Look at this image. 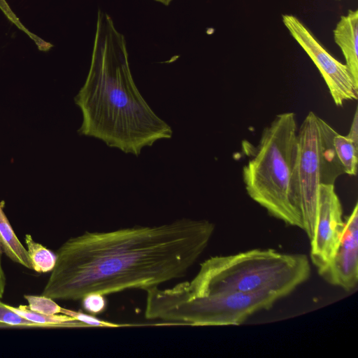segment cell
Masks as SVG:
<instances>
[{"label":"cell","mask_w":358,"mask_h":358,"mask_svg":"<svg viewBox=\"0 0 358 358\" xmlns=\"http://www.w3.org/2000/svg\"><path fill=\"white\" fill-rule=\"evenodd\" d=\"M208 220L180 218L156 226L85 231L66 241L42 292L54 300H81L130 289L145 292L180 278L207 248Z\"/></svg>","instance_id":"1"},{"label":"cell","mask_w":358,"mask_h":358,"mask_svg":"<svg viewBox=\"0 0 358 358\" xmlns=\"http://www.w3.org/2000/svg\"><path fill=\"white\" fill-rule=\"evenodd\" d=\"M83 115L80 135L138 157L143 148L170 139L171 126L150 107L136 86L124 36L99 10L90 70L74 98Z\"/></svg>","instance_id":"2"},{"label":"cell","mask_w":358,"mask_h":358,"mask_svg":"<svg viewBox=\"0 0 358 358\" xmlns=\"http://www.w3.org/2000/svg\"><path fill=\"white\" fill-rule=\"evenodd\" d=\"M310 275L303 254L283 253L273 249H253L234 255L215 256L200 265L189 281L173 287L182 293L267 292L285 297Z\"/></svg>","instance_id":"3"},{"label":"cell","mask_w":358,"mask_h":358,"mask_svg":"<svg viewBox=\"0 0 358 358\" xmlns=\"http://www.w3.org/2000/svg\"><path fill=\"white\" fill-rule=\"evenodd\" d=\"M297 134L294 113L276 115L262 130L242 176L246 192L254 201L273 217L303 229L293 186Z\"/></svg>","instance_id":"4"},{"label":"cell","mask_w":358,"mask_h":358,"mask_svg":"<svg viewBox=\"0 0 358 358\" xmlns=\"http://www.w3.org/2000/svg\"><path fill=\"white\" fill-rule=\"evenodd\" d=\"M146 292V319L194 326H238L280 299L267 292L189 294L173 287H156Z\"/></svg>","instance_id":"5"},{"label":"cell","mask_w":358,"mask_h":358,"mask_svg":"<svg viewBox=\"0 0 358 358\" xmlns=\"http://www.w3.org/2000/svg\"><path fill=\"white\" fill-rule=\"evenodd\" d=\"M336 131L310 111L298 129L293 168V186L303 222L310 239L313 232L319 188L333 184L344 173L333 146Z\"/></svg>","instance_id":"6"},{"label":"cell","mask_w":358,"mask_h":358,"mask_svg":"<svg viewBox=\"0 0 358 358\" xmlns=\"http://www.w3.org/2000/svg\"><path fill=\"white\" fill-rule=\"evenodd\" d=\"M282 21L292 38L317 68L334 103L337 106H343L346 101L357 100L358 85L345 64L334 57L297 17L284 14Z\"/></svg>","instance_id":"7"},{"label":"cell","mask_w":358,"mask_h":358,"mask_svg":"<svg viewBox=\"0 0 358 358\" xmlns=\"http://www.w3.org/2000/svg\"><path fill=\"white\" fill-rule=\"evenodd\" d=\"M345 222L341 201L333 184L319 188L315 220L310 240V259L322 273L331 261L342 236Z\"/></svg>","instance_id":"8"},{"label":"cell","mask_w":358,"mask_h":358,"mask_svg":"<svg viewBox=\"0 0 358 358\" xmlns=\"http://www.w3.org/2000/svg\"><path fill=\"white\" fill-rule=\"evenodd\" d=\"M344 222V229L335 254L320 275L329 284L350 291L358 282L357 203Z\"/></svg>","instance_id":"9"},{"label":"cell","mask_w":358,"mask_h":358,"mask_svg":"<svg viewBox=\"0 0 358 358\" xmlns=\"http://www.w3.org/2000/svg\"><path fill=\"white\" fill-rule=\"evenodd\" d=\"M334 40L345 59V64L358 85V10L350 9L340 17L333 30Z\"/></svg>","instance_id":"10"},{"label":"cell","mask_w":358,"mask_h":358,"mask_svg":"<svg viewBox=\"0 0 358 358\" xmlns=\"http://www.w3.org/2000/svg\"><path fill=\"white\" fill-rule=\"evenodd\" d=\"M0 246L3 252L11 260L29 269H33L27 248L17 237L1 206Z\"/></svg>","instance_id":"11"},{"label":"cell","mask_w":358,"mask_h":358,"mask_svg":"<svg viewBox=\"0 0 358 358\" xmlns=\"http://www.w3.org/2000/svg\"><path fill=\"white\" fill-rule=\"evenodd\" d=\"M8 307L25 319L36 322L42 327H83V323L74 318L64 315H43L30 310L27 306H19L14 307L7 305Z\"/></svg>","instance_id":"12"},{"label":"cell","mask_w":358,"mask_h":358,"mask_svg":"<svg viewBox=\"0 0 358 358\" xmlns=\"http://www.w3.org/2000/svg\"><path fill=\"white\" fill-rule=\"evenodd\" d=\"M333 146L336 157L344 173L355 176L357 173L358 147L346 136L335 132Z\"/></svg>","instance_id":"13"},{"label":"cell","mask_w":358,"mask_h":358,"mask_svg":"<svg viewBox=\"0 0 358 358\" xmlns=\"http://www.w3.org/2000/svg\"><path fill=\"white\" fill-rule=\"evenodd\" d=\"M25 243L33 270L38 273L52 271L56 263V255L34 241L30 234L25 235Z\"/></svg>","instance_id":"14"},{"label":"cell","mask_w":358,"mask_h":358,"mask_svg":"<svg viewBox=\"0 0 358 358\" xmlns=\"http://www.w3.org/2000/svg\"><path fill=\"white\" fill-rule=\"evenodd\" d=\"M0 10L13 24H14L20 30L26 34L34 42L39 50L48 51L52 47V45L50 43L43 40L35 34L31 32L28 28L24 26L22 22H21L17 15L13 13L6 0H0Z\"/></svg>","instance_id":"15"},{"label":"cell","mask_w":358,"mask_h":358,"mask_svg":"<svg viewBox=\"0 0 358 358\" xmlns=\"http://www.w3.org/2000/svg\"><path fill=\"white\" fill-rule=\"evenodd\" d=\"M24 299L28 302V308L36 313L52 315L62 313L60 307L54 299L44 295H24Z\"/></svg>","instance_id":"16"},{"label":"cell","mask_w":358,"mask_h":358,"mask_svg":"<svg viewBox=\"0 0 358 358\" xmlns=\"http://www.w3.org/2000/svg\"><path fill=\"white\" fill-rule=\"evenodd\" d=\"M0 323L8 326L27 327H42L36 322L25 319L16 313L8 306L0 301Z\"/></svg>","instance_id":"17"},{"label":"cell","mask_w":358,"mask_h":358,"mask_svg":"<svg viewBox=\"0 0 358 358\" xmlns=\"http://www.w3.org/2000/svg\"><path fill=\"white\" fill-rule=\"evenodd\" d=\"M84 310L91 315H97L103 313L106 307L105 295L91 293L81 299Z\"/></svg>","instance_id":"18"},{"label":"cell","mask_w":358,"mask_h":358,"mask_svg":"<svg viewBox=\"0 0 358 358\" xmlns=\"http://www.w3.org/2000/svg\"><path fill=\"white\" fill-rule=\"evenodd\" d=\"M61 313L69 315V316L74 318L76 320L83 323L85 326H96V327L113 326V325H110L109 323L99 320L96 317H94L92 315L82 313L80 312H76L73 310L65 309L63 308H62Z\"/></svg>","instance_id":"19"},{"label":"cell","mask_w":358,"mask_h":358,"mask_svg":"<svg viewBox=\"0 0 358 358\" xmlns=\"http://www.w3.org/2000/svg\"><path fill=\"white\" fill-rule=\"evenodd\" d=\"M346 136L358 147V108H357L352 118L349 133Z\"/></svg>","instance_id":"20"},{"label":"cell","mask_w":358,"mask_h":358,"mask_svg":"<svg viewBox=\"0 0 358 358\" xmlns=\"http://www.w3.org/2000/svg\"><path fill=\"white\" fill-rule=\"evenodd\" d=\"M2 253L3 251L0 246V299L3 296L6 287V275L1 264Z\"/></svg>","instance_id":"21"},{"label":"cell","mask_w":358,"mask_h":358,"mask_svg":"<svg viewBox=\"0 0 358 358\" xmlns=\"http://www.w3.org/2000/svg\"><path fill=\"white\" fill-rule=\"evenodd\" d=\"M155 1L160 2L164 5L168 6L170 3V2H171L173 0H155Z\"/></svg>","instance_id":"22"},{"label":"cell","mask_w":358,"mask_h":358,"mask_svg":"<svg viewBox=\"0 0 358 358\" xmlns=\"http://www.w3.org/2000/svg\"><path fill=\"white\" fill-rule=\"evenodd\" d=\"M336 1H341V0H336Z\"/></svg>","instance_id":"23"}]
</instances>
